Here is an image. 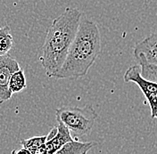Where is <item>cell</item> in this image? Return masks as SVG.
<instances>
[{"mask_svg":"<svg viewBox=\"0 0 157 154\" xmlns=\"http://www.w3.org/2000/svg\"><path fill=\"white\" fill-rule=\"evenodd\" d=\"M48 140V135H40V136H34L29 139H23L21 141V145L24 149H28L29 151L36 150L42 145L46 144Z\"/></svg>","mask_w":157,"mask_h":154,"instance_id":"obj_12","label":"cell"},{"mask_svg":"<svg viewBox=\"0 0 157 154\" xmlns=\"http://www.w3.org/2000/svg\"><path fill=\"white\" fill-rule=\"evenodd\" d=\"M96 145L95 142H79L74 139L65 144L56 154H88Z\"/></svg>","mask_w":157,"mask_h":154,"instance_id":"obj_8","label":"cell"},{"mask_svg":"<svg viewBox=\"0 0 157 154\" xmlns=\"http://www.w3.org/2000/svg\"><path fill=\"white\" fill-rule=\"evenodd\" d=\"M123 80L128 83L132 82L137 85L140 88L143 95L147 99L150 107L151 117L153 118H157V83L150 81L142 77L140 73V67L136 64L128 68L125 71Z\"/></svg>","mask_w":157,"mask_h":154,"instance_id":"obj_4","label":"cell"},{"mask_svg":"<svg viewBox=\"0 0 157 154\" xmlns=\"http://www.w3.org/2000/svg\"><path fill=\"white\" fill-rule=\"evenodd\" d=\"M56 117L75 138H80L90 134L98 115L91 105L83 108L63 106L56 109Z\"/></svg>","mask_w":157,"mask_h":154,"instance_id":"obj_3","label":"cell"},{"mask_svg":"<svg viewBox=\"0 0 157 154\" xmlns=\"http://www.w3.org/2000/svg\"><path fill=\"white\" fill-rule=\"evenodd\" d=\"M13 47V38L9 25L0 27V56L9 53Z\"/></svg>","mask_w":157,"mask_h":154,"instance_id":"obj_10","label":"cell"},{"mask_svg":"<svg viewBox=\"0 0 157 154\" xmlns=\"http://www.w3.org/2000/svg\"><path fill=\"white\" fill-rule=\"evenodd\" d=\"M81 18L82 13L78 8L67 7L53 20L48 29L45 41L39 49V61L50 78H55L63 64Z\"/></svg>","mask_w":157,"mask_h":154,"instance_id":"obj_1","label":"cell"},{"mask_svg":"<svg viewBox=\"0 0 157 154\" xmlns=\"http://www.w3.org/2000/svg\"><path fill=\"white\" fill-rule=\"evenodd\" d=\"M135 60H144L157 65V32L152 33L136 44L133 49Z\"/></svg>","mask_w":157,"mask_h":154,"instance_id":"obj_6","label":"cell"},{"mask_svg":"<svg viewBox=\"0 0 157 154\" xmlns=\"http://www.w3.org/2000/svg\"><path fill=\"white\" fill-rule=\"evenodd\" d=\"M27 87V80L25 77L24 70L21 68L17 71H15L10 78L9 89L11 93L18 94L24 90Z\"/></svg>","mask_w":157,"mask_h":154,"instance_id":"obj_9","label":"cell"},{"mask_svg":"<svg viewBox=\"0 0 157 154\" xmlns=\"http://www.w3.org/2000/svg\"><path fill=\"white\" fill-rule=\"evenodd\" d=\"M136 62L140 67V73L142 77L157 83V65L148 63L144 60H137Z\"/></svg>","mask_w":157,"mask_h":154,"instance_id":"obj_11","label":"cell"},{"mask_svg":"<svg viewBox=\"0 0 157 154\" xmlns=\"http://www.w3.org/2000/svg\"><path fill=\"white\" fill-rule=\"evenodd\" d=\"M12 154H32V152L29 150H28V149L22 148L21 150H14V151H13Z\"/></svg>","mask_w":157,"mask_h":154,"instance_id":"obj_13","label":"cell"},{"mask_svg":"<svg viewBox=\"0 0 157 154\" xmlns=\"http://www.w3.org/2000/svg\"><path fill=\"white\" fill-rule=\"evenodd\" d=\"M56 134L51 139L48 140L45 144L47 154H56L65 144L74 140L68 128L62 122L58 121V125L56 126Z\"/></svg>","mask_w":157,"mask_h":154,"instance_id":"obj_7","label":"cell"},{"mask_svg":"<svg viewBox=\"0 0 157 154\" xmlns=\"http://www.w3.org/2000/svg\"><path fill=\"white\" fill-rule=\"evenodd\" d=\"M101 35L98 24L82 19L66 59L55 76L56 79H77L85 77L101 53Z\"/></svg>","mask_w":157,"mask_h":154,"instance_id":"obj_2","label":"cell"},{"mask_svg":"<svg viewBox=\"0 0 157 154\" xmlns=\"http://www.w3.org/2000/svg\"><path fill=\"white\" fill-rule=\"evenodd\" d=\"M20 69L21 66L17 60L9 54L0 56V104L13 96L9 89L10 78Z\"/></svg>","mask_w":157,"mask_h":154,"instance_id":"obj_5","label":"cell"}]
</instances>
